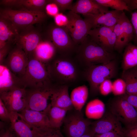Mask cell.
Here are the masks:
<instances>
[{
	"label": "cell",
	"mask_w": 137,
	"mask_h": 137,
	"mask_svg": "<svg viewBox=\"0 0 137 137\" xmlns=\"http://www.w3.org/2000/svg\"><path fill=\"white\" fill-rule=\"evenodd\" d=\"M133 39L135 44V45L137 46V30L134 31Z\"/></svg>",
	"instance_id": "cell-48"
},
{
	"label": "cell",
	"mask_w": 137,
	"mask_h": 137,
	"mask_svg": "<svg viewBox=\"0 0 137 137\" xmlns=\"http://www.w3.org/2000/svg\"><path fill=\"white\" fill-rule=\"evenodd\" d=\"M121 96L137 110V94H129L125 93Z\"/></svg>",
	"instance_id": "cell-41"
},
{
	"label": "cell",
	"mask_w": 137,
	"mask_h": 137,
	"mask_svg": "<svg viewBox=\"0 0 137 137\" xmlns=\"http://www.w3.org/2000/svg\"><path fill=\"white\" fill-rule=\"evenodd\" d=\"M113 31L115 35L116 40L114 50L120 52L124 48L123 45V34L120 18L114 26Z\"/></svg>",
	"instance_id": "cell-32"
},
{
	"label": "cell",
	"mask_w": 137,
	"mask_h": 137,
	"mask_svg": "<svg viewBox=\"0 0 137 137\" xmlns=\"http://www.w3.org/2000/svg\"><path fill=\"white\" fill-rule=\"evenodd\" d=\"M19 113L23 119L32 126L39 129L52 128L47 115L43 112L25 108Z\"/></svg>",
	"instance_id": "cell-21"
},
{
	"label": "cell",
	"mask_w": 137,
	"mask_h": 137,
	"mask_svg": "<svg viewBox=\"0 0 137 137\" xmlns=\"http://www.w3.org/2000/svg\"><path fill=\"white\" fill-rule=\"evenodd\" d=\"M98 4L108 8L111 7L114 10L130 12L126 3L124 0H94Z\"/></svg>",
	"instance_id": "cell-31"
},
{
	"label": "cell",
	"mask_w": 137,
	"mask_h": 137,
	"mask_svg": "<svg viewBox=\"0 0 137 137\" xmlns=\"http://www.w3.org/2000/svg\"><path fill=\"white\" fill-rule=\"evenodd\" d=\"M123 132L125 137H137V124L126 127Z\"/></svg>",
	"instance_id": "cell-39"
},
{
	"label": "cell",
	"mask_w": 137,
	"mask_h": 137,
	"mask_svg": "<svg viewBox=\"0 0 137 137\" xmlns=\"http://www.w3.org/2000/svg\"><path fill=\"white\" fill-rule=\"evenodd\" d=\"M94 134L91 130L90 127L86 132L81 137H94Z\"/></svg>",
	"instance_id": "cell-47"
},
{
	"label": "cell",
	"mask_w": 137,
	"mask_h": 137,
	"mask_svg": "<svg viewBox=\"0 0 137 137\" xmlns=\"http://www.w3.org/2000/svg\"><path fill=\"white\" fill-rule=\"evenodd\" d=\"M89 94L88 88L85 85L78 87L72 90L70 97L74 109L81 111L87 99Z\"/></svg>",
	"instance_id": "cell-26"
},
{
	"label": "cell",
	"mask_w": 137,
	"mask_h": 137,
	"mask_svg": "<svg viewBox=\"0 0 137 137\" xmlns=\"http://www.w3.org/2000/svg\"><path fill=\"white\" fill-rule=\"evenodd\" d=\"M9 128L13 137H40L49 127L39 129L27 123L18 113L11 112Z\"/></svg>",
	"instance_id": "cell-11"
},
{
	"label": "cell",
	"mask_w": 137,
	"mask_h": 137,
	"mask_svg": "<svg viewBox=\"0 0 137 137\" xmlns=\"http://www.w3.org/2000/svg\"><path fill=\"white\" fill-rule=\"evenodd\" d=\"M0 93L15 87L24 88L22 84L20 78L4 64L0 65Z\"/></svg>",
	"instance_id": "cell-24"
},
{
	"label": "cell",
	"mask_w": 137,
	"mask_h": 137,
	"mask_svg": "<svg viewBox=\"0 0 137 137\" xmlns=\"http://www.w3.org/2000/svg\"><path fill=\"white\" fill-rule=\"evenodd\" d=\"M0 48L8 43L15 44L19 30L9 20L0 17Z\"/></svg>",
	"instance_id": "cell-22"
},
{
	"label": "cell",
	"mask_w": 137,
	"mask_h": 137,
	"mask_svg": "<svg viewBox=\"0 0 137 137\" xmlns=\"http://www.w3.org/2000/svg\"><path fill=\"white\" fill-rule=\"evenodd\" d=\"M48 33L49 40L60 55L69 56L73 52H76L78 46L65 28L53 26L49 29Z\"/></svg>",
	"instance_id": "cell-7"
},
{
	"label": "cell",
	"mask_w": 137,
	"mask_h": 137,
	"mask_svg": "<svg viewBox=\"0 0 137 137\" xmlns=\"http://www.w3.org/2000/svg\"><path fill=\"white\" fill-rule=\"evenodd\" d=\"M57 50L49 40H41L35 49L32 56L46 64L55 58Z\"/></svg>",
	"instance_id": "cell-23"
},
{
	"label": "cell",
	"mask_w": 137,
	"mask_h": 137,
	"mask_svg": "<svg viewBox=\"0 0 137 137\" xmlns=\"http://www.w3.org/2000/svg\"><path fill=\"white\" fill-rule=\"evenodd\" d=\"M123 34V45L125 47L133 39L134 30L129 19L123 12L120 17Z\"/></svg>",
	"instance_id": "cell-30"
},
{
	"label": "cell",
	"mask_w": 137,
	"mask_h": 137,
	"mask_svg": "<svg viewBox=\"0 0 137 137\" xmlns=\"http://www.w3.org/2000/svg\"><path fill=\"white\" fill-rule=\"evenodd\" d=\"M114 27L102 26L91 29L88 36L93 41L107 52L112 53L116 43Z\"/></svg>",
	"instance_id": "cell-15"
},
{
	"label": "cell",
	"mask_w": 137,
	"mask_h": 137,
	"mask_svg": "<svg viewBox=\"0 0 137 137\" xmlns=\"http://www.w3.org/2000/svg\"><path fill=\"white\" fill-rule=\"evenodd\" d=\"M54 20L56 25L59 27L66 28L68 23L66 15L62 13H58L55 16Z\"/></svg>",
	"instance_id": "cell-38"
},
{
	"label": "cell",
	"mask_w": 137,
	"mask_h": 137,
	"mask_svg": "<svg viewBox=\"0 0 137 137\" xmlns=\"http://www.w3.org/2000/svg\"><path fill=\"white\" fill-rule=\"evenodd\" d=\"M47 0H2L0 4L8 7H16L20 9L35 12H44L46 5L50 3Z\"/></svg>",
	"instance_id": "cell-19"
},
{
	"label": "cell",
	"mask_w": 137,
	"mask_h": 137,
	"mask_svg": "<svg viewBox=\"0 0 137 137\" xmlns=\"http://www.w3.org/2000/svg\"><path fill=\"white\" fill-rule=\"evenodd\" d=\"M66 15L68 23L65 28L74 43L78 46L86 39L92 27L88 21L78 14L70 11Z\"/></svg>",
	"instance_id": "cell-10"
},
{
	"label": "cell",
	"mask_w": 137,
	"mask_h": 137,
	"mask_svg": "<svg viewBox=\"0 0 137 137\" xmlns=\"http://www.w3.org/2000/svg\"><path fill=\"white\" fill-rule=\"evenodd\" d=\"M110 111L126 127L137 124V111L121 96H116L112 100Z\"/></svg>",
	"instance_id": "cell-9"
},
{
	"label": "cell",
	"mask_w": 137,
	"mask_h": 137,
	"mask_svg": "<svg viewBox=\"0 0 137 137\" xmlns=\"http://www.w3.org/2000/svg\"><path fill=\"white\" fill-rule=\"evenodd\" d=\"M47 13L49 15L55 16L58 14L59 9L55 4L50 3L48 4L45 8Z\"/></svg>",
	"instance_id": "cell-43"
},
{
	"label": "cell",
	"mask_w": 137,
	"mask_h": 137,
	"mask_svg": "<svg viewBox=\"0 0 137 137\" xmlns=\"http://www.w3.org/2000/svg\"><path fill=\"white\" fill-rule=\"evenodd\" d=\"M105 110L104 103L98 99H95L87 104L85 114L88 119H98L103 116L105 113Z\"/></svg>",
	"instance_id": "cell-28"
},
{
	"label": "cell",
	"mask_w": 137,
	"mask_h": 137,
	"mask_svg": "<svg viewBox=\"0 0 137 137\" xmlns=\"http://www.w3.org/2000/svg\"><path fill=\"white\" fill-rule=\"evenodd\" d=\"M9 126L10 123L0 121V137H13Z\"/></svg>",
	"instance_id": "cell-37"
},
{
	"label": "cell",
	"mask_w": 137,
	"mask_h": 137,
	"mask_svg": "<svg viewBox=\"0 0 137 137\" xmlns=\"http://www.w3.org/2000/svg\"><path fill=\"white\" fill-rule=\"evenodd\" d=\"M46 65L51 80L55 84L68 85L80 76L78 63L69 56L60 55Z\"/></svg>",
	"instance_id": "cell-1"
},
{
	"label": "cell",
	"mask_w": 137,
	"mask_h": 137,
	"mask_svg": "<svg viewBox=\"0 0 137 137\" xmlns=\"http://www.w3.org/2000/svg\"><path fill=\"white\" fill-rule=\"evenodd\" d=\"M68 111L58 107L52 106L49 104L46 109L43 112L46 114L51 127L60 129Z\"/></svg>",
	"instance_id": "cell-25"
},
{
	"label": "cell",
	"mask_w": 137,
	"mask_h": 137,
	"mask_svg": "<svg viewBox=\"0 0 137 137\" xmlns=\"http://www.w3.org/2000/svg\"><path fill=\"white\" fill-rule=\"evenodd\" d=\"M54 84L38 88H27L26 108L43 112L47 108L53 93Z\"/></svg>",
	"instance_id": "cell-8"
},
{
	"label": "cell",
	"mask_w": 137,
	"mask_h": 137,
	"mask_svg": "<svg viewBox=\"0 0 137 137\" xmlns=\"http://www.w3.org/2000/svg\"><path fill=\"white\" fill-rule=\"evenodd\" d=\"M91 122L85 118L82 111L73 109L68 111L63 124L67 137H81L87 131Z\"/></svg>",
	"instance_id": "cell-6"
},
{
	"label": "cell",
	"mask_w": 137,
	"mask_h": 137,
	"mask_svg": "<svg viewBox=\"0 0 137 137\" xmlns=\"http://www.w3.org/2000/svg\"><path fill=\"white\" fill-rule=\"evenodd\" d=\"M135 67H136V71H137V66Z\"/></svg>",
	"instance_id": "cell-49"
},
{
	"label": "cell",
	"mask_w": 137,
	"mask_h": 137,
	"mask_svg": "<svg viewBox=\"0 0 137 137\" xmlns=\"http://www.w3.org/2000/svg\"><path fill=\"white\" fill-rule=\"evenodd\" d=\"M117 71V64L115 59L105 63L92 65L85 68L83 74L89 83L90 95H97L101 83L106 79L115 77Z\"/></svg>",
	"instance_id": "cell-3"
},
{
	"label": "cell",
	"mask_w": 137,
	"mask_h": 137,
	"mask_svg": "<svg viewBox=\"0 0 137 137\" xmlns=\"http://www.w3.org/2000/svg\"><path fill=\"white\" fill-rule=\"evenodd\" d=\"M10 113L7 110L4 104L0 99V118L1 121L10 123Z\"/></svg>",
	"instance_id": "cell-36"
},
{
	"label": "cell",
	"mask_w": 137,
	"mask_h": 137,
	"mask_svg": "<svg viewBox=\"0 0 137 137\" xmlns=\"http://www.w3.org/2000/svg\"><path fill=\"white\" fill-rule=\"evenodd\" d=\"M50 104L67 111L73 109L68 92V85L54 84L53 93L50 98Z\"/></svg>",
	"instance_id": "cell-18"
},
{
	"label": "cell",
	"mask_w": 137,
	"mask_h": 137,
	"mask_svg": "<svg viewBox=\"0 0 137 137\" xmlns=\"http://www.w3.org/2000/svg\"><path fill=\"white\" fill-rule=\"evenodd\" d=\"M0 99L11 112L19 113L26 106V88L16 87L0 93Z\"/></svg>",
	"instance_id": "cell-12"
},
{
	"label": "cell",
	"mask_w": 137,
	"mask_h": 137,
	"mask_svg": "<svg viewBox=\"0 0 137 137\" xmlns=\"http://www.w3.org/2000/svg\"><path fill=\"white\" fill-rule=\"evenodd\" d=\"M41 40L40 34L32 26L19 31L15 44L24 50L29 58Z\"/></svg>",
	"instance_id": "cell-14"
},
{
	"label": "cell",
	"mask_w": 137,
	"mask_h": 137,
	"mask_svg": "<svg viewBox=\"0 0 137 137\" xmlns=\"http://www.w3.org/2000/svg\"><path fill=\"white\" fill-rule=\"evenodd\" d=\"M122 78L126 83V93L137 94V71L136 67L123 71Z\"/></svg>",
	"instance_id": "cell-29"
},
{
	"label": "cell",
	"mask_w": 137,
	"mask_h": 137,
	"mask_svg": "<svg viewBox=\"0 0 137 137\" xmlns=\"http://www.w3.org/2000/svg\"><path fill=\"white\" fill-rule=\"evenodd\" d=\"M25 72L20 78L26 89L38 88L53 84L50 78L46 64L33 56L29 58Z\"/></svg>",
	"instance_id": "cell-4"
},
{
	"label": "cell",
	"mask_w": 137,
	"mask_h": 137,
	"mask_svg": "<svg viewBox=\"0 0 137 137\" xmlns=\"http://www.w3.org/2000/svg\"><path fill=\"white\" fill-rule=\"evenodd\" d=\"M40 137H64L60 129L49 128L44 134Z\"/></svg>",
	"instance_id": "cell-40"
},
{
	"label": "cell",
	"mask_w": 137,
	"mask_h": 137,
	"mask_svg": "<svg viewBox=\"0 0 137 137\" xmlns=\"http://www.w3.org/2000/svg\"><path fill=\"white\" fill-rule=\"evenodd\" d=\"M112 82L110 79H106L100 85L99 92L104 96H106L112 92Z\"/></svg>",
	"instance_id": "cell-35"
},
{
	"label": "cell",
	"mask_w": 137,
	"mask_h": 137,
	"mask_svg": "<svg viewBox=\"0 0 137 137\" xmlns=\"http://www.w3.org/2000/svg\"><path fill=\"white\" fill-rule=\"evenodd\" d=\"M0 17L10 22L19 30L43 21L46 17L44 12H35L9 8L1 9Z\"/></svg>",
	"instance_id": "cell-5"
},
{
	"label": "cell",
	"mask_w": 137,
	"mask_h": 137,
	"mask_svg": "<svg viewBox=\"0 0 137 137\" xmlns=\"http://www.w3.org/2000/svg\"><path fill=\"white\" fill-rule=\"evenodd\" d=\"M73 0H52L50 3L55 4L59 11L63 12L67 10H70L72 5Z\"/></svg>",
	"instance_id": "cell-34"
},
{
	"label": "cell",
	"mask_w": 137,
	"mask_h": 137,
	"mask_svg": "<svg viewBox=\"0 0 137 137\" xmlns=\"http://www.w3.org/2000/svg\"><path fill=\"white\" fill-rule=\"evenodd\" d=\"M16 45L10 51L3 64L20 78L25 72L29 58L24 50Z\"/></svg>",
	"instance_id": "cell-13"
},
{
	"label": "cell",
	"mask_w": 137,
	"mask_h": 137,
	"mask_svg": "<svg viewBox=\"0 0 137 137\" xmlns=\"http://www.w3.org/2000/svg\"><path fill=\"white\" fill-rule=\"evenodd\" d=\"M124 11L113 10L97 14L83 15L84 19L90 25L92 29L102 26L114 27Z\"/></svg>",
	"instance_id": "cell-17"
},
{
	"label": "cell",
	"mask_w": 137,
	"mask_h": 137,
	"mask_svg": "<svg viewBox=\"0 0 137 137\" xmlns=\"http://www.w3.org/2000/svg\"><path fill=\"white\" fill-rule=\"evenodd\" d=\"M10 43L7 44L5 46L0 48V64H3L6 58L7 55L8 54L10 50Z\"/></svg>",
	"instance_id": "cell-42"
},
{
	"label": "cell",
	"mask_w": 137,
	"mask_h": 137,
	"mask_svg": "<svg viewBox=\"0 0 137 137\" xmlns=\"http://www.w3.org/2000/svg\"><path fill=\"white\" fill-rule=\"evenodd\" d=\"M126 85L125 81L122 78H118L112 82V92L116 96H120L126 93Z\"/></svg>",
	"instance_id": "cell-33"
},
{
	"label": "cell",
	"mask_w": 137,
	"mask_h": 137,
	"mask_svg": "<svg viewBox=\"0 0 137 137\" xmlns=\"http://www.w3.org/2000/svg\"><path fill=\"white\" fill-rule=\"evenodd\" d=\"M131 11L137 10V0H124Z\"/></svg>",
	"instance_id": "cell-45"
},
{
	"label": "cell",
	"mask_w": 137,
	"mask_h": 137,
	"mask_svg": "<svg viewBox=\"0 0 137 137\" xmlns=\"http://www.w3.org/2000/svg\"><path fill=\"white\" fill-rule=\"evenodd\" d=\"M131 22L133 26L134 31L137 30V11L131 13Z\"/></svg>",
	"instance_id": "cell-46"
},
{
	"label": "cell",
	"mask_w": 137,
	"mask_h": 137,
	"mask_svg": "<svg viewBox=\"0 0 137 137\" xmlns=\"http://www.w3.org/2000/svg\"><path fill=\"white\" fill-rule=\"evenodd\" d=\"M76 52V60L79 64L85 68L105 63L115 58L113 53L107 51L88 36L84 42L78 46Z\"/></svg>",
	"instance_id": "cell-2"
},
{
	"label": "cell",
	"mask_w": 137,
	"mask_h": 137,
	"mask_svg": "<svg viewBox=\"0 0 137 137\" xmlns=\"http://www.w3.org/2000/svg\"><path fill=\"white\" fill-rule=\"evenodd\" d=\"M70 11L83 15L104 13L109 10L108 7L98 4L94 0H78L73 5Z\"/></svg>",
	"instance_id": "cell-20"
},
{
	"label": "cell",
	"mask_w": 137,
	"mask_h": 137,
	"mask_svg": "<svg viewBox=\"0 0 137 137\" xmlns=\"http://www.w3.org/2000/svg\"><path fill=\"white\" fill-rule=\"evenodd\" d=\"M123 71L137 66V46L129 43L126 46L122 63Z\"/></svg>",
	"instance_id": "cell-27"
},
{
	"label": "cell",
	"mask_w": 137,
	"mask_h": 137,
	"mask_svg": "<svg viewBox=\"0 0 137 137\" xmlns=\"http://www.w3.org/2000/svg\"><path fill=\"white\" fill-rule=\"evenodd\" d=\"M94 137H125L123 133L111 132L106 133L94 135Z\"/></svg>",
	"instance_id": "cell-44"
},
{
	"label": "cell",
	"mask_w": 137,
	"mask_h": 137,
	"mask_svg": "<svg viewBox=\"0 0 137 137\" xmlns=\"http://www.w3.org/2000/svg\"><path fill=\"white\" fill-rule=\"evenodd\" d=\"M90 128L94 135L111 132L123 133L121 123L110 111L105 113L101 118L92 122Z\"/></svg>",
	"instance_id": "cell-16"
}]
</instances>
